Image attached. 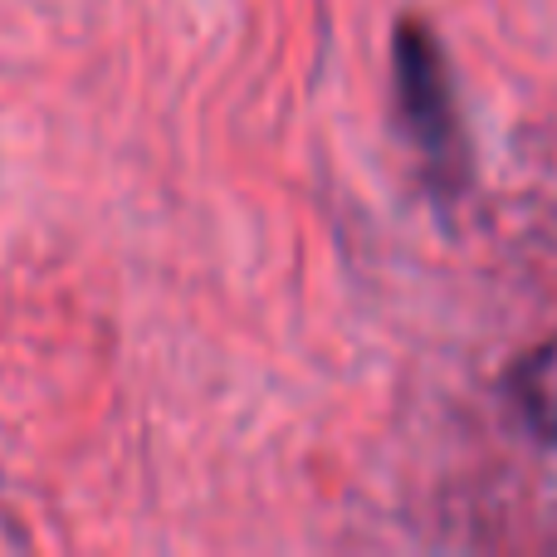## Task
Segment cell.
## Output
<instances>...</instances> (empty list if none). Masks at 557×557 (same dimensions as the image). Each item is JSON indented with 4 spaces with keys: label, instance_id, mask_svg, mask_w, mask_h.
I'll return each mask as SVG.
<instances>
[{
    "label": "cell",
    "instance_id": "6da1fadb",
    "mask_svg": "<svg viewBox=\"0 0 557 557\" xmlns=\"http://www.w3.org/2000/svg\"><path fill=\"white\" fill-rule=\"evenodd\" d=\"M392 74H396V103H401L406 133H411L435 191L455 196L470 182V147H465L460 108H455L450 64H445V49L431 35V25H421V20L396 25Z\"/></svg>",
    "mask_w": 557,
    "mask_h": 557
},
{
    "label": "cell",
    "instance_id": "7a4b0ae2",
    "mask_svg": "<svg viewBox=\"0 0 557 557\" xmlns=\"http://www.w3.org/2000/svg\"><path fill=\"white\" fill-rule=\"evenodd\" d=\"M513 406H519L523 425L539 441L557 445V337L533 347L519 367H513Z\"/></svg>",
    "mask_w": 557,
    "mask_h": 557
}]
</instances>
